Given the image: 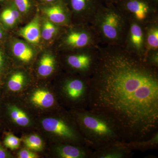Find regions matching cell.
Segmentation results:
<instances>
[{"instance_id": "1", "label": "cell", "mask_w": 158, "mask_h": 158, "mask_svg": "<svg viewBox=\"0 0 158 158\" xmlns=\"http://www.w3.org/2000/svg\"><path fill=\"white\" fill-rule=\"evenodd\" d=\"M90 83L89 110L113 122L121 141L158 131V69L122 46H99Z\"/></svg>"}, {"instance_id": "2", "label": "cell", "mask_w": 158, "mask_h": 158, "mask_svg": "<svg viewBox=\"0 0 158 158\" xmlns=\"http://www.w3.org/2000/svg\"><path fill=\"white\" fill-rule=\"evenodd\" d=\"M73 114L87 145L94 150L121 141L118 130L106 116L86 109L78 110Z\"/></svg>"}, {"instance_id": "3", "label": "cell", "mask_w": 158, "mask_h": 158, "mask_svg": "<svg viewBox=\"0 0 158 158\" xmlns=\"http://www.w3.org/2000/svg\"><path fill=\"white\" fill-rule=\"evenodd\" d=\"M90 25L96 33L100 44L123 46L129 23L115 5L111 4L102 5Z\"/></svg>"}, {"instance_id": "4", "label": "cell", "mask_w": 158, "mask_h": 158, "mask_svg": "<svg viewBox=\"0 0 158 158\" xmlns=\"http://www.w3.org/2000/svg\"><path fill=\"white\" fill-rule=\"evenodd\" d=\"M100 42L90 24H72L64 28L53 47L59 53L99 46Z\"/></svg>"}, {"instance_id": "5", "label": "cell", "mask_w": 158, "mask_h": 158, "mask_svg": "<svg viewBox=\"0 0 158 158\" xmlns=\"http://www.w3.org/2000/svg\"><path fill=\"white\" fill-rule=\"evenodd\" d=\"M114 5L129 21L144 26L158 20V5L152 0H116Z\"/></svg>"}, {"instance_id": "6", "label": "cell", "mask_w": 158, "mask_h": 158, "mask_svg": "<svg viewBox=\"0 0 158 158\" xmlns=\"http://www.w3.org/2000/svg\"><path fill=\"white\" fill-rule=\"evenodd\" d=\"M99 47L60 53V58L70 73L90 77L97 62Z\"/></svg>"}, {"instance_id": "7", "label": "cell", "mask_w": 158, "mask_h": 158, "mask_svg": "<svg viewBox=\"0 0 158 158\" xmlns=\"http://www.w3.org/2000/svg\"><path fill=\"white\" fill-rule=\"evenodd\" d=\"M62 92L65 98L78 107V110L88 107L90 96V77L70 73L63 79Z\"/></svg>"}, {"instance_id": "8", "label": "cell", "mask_w": 158, "mask_h": 158, "mask_svg": "<svg viewBox=\"0 0 158 158\" xmlns=\"http://www.w3.org/2000/svg\"><path fill=\"white\" fill-rule=\"evenodd\" d=\"M42 125L45 131L54 134L62 141L88 146L77 122L73 123L64 117L48 118L42 120Z\"/></svg>"}, {"instance_id": "9", "label": "cell", "mask_w": 158, "mask_h": 158, "mask_svg": "<svg viewBox=\"0 0 158 158\" xmlns=\"http://www.w3.org/2000/svg\"><path fill=\"white\" fill-rule=\"evenodd\" d=\"M3 46L8 56L23 65H27L34 61L40 50L12 34Z\"/></svg>"}, {"instance_id": "10", "label": "cell", "mask_w": 158, "mask_h": 158, "mask_svg": "<svg viewBox=\"0 0 158 158\" xmlns=\"http://www.w3.org/2000/svg\"><path fill=\"white\" fill-rule=\"evenodd\" d=\"M70 10L72 24H90L99 8L100 0H63Z\"/></svg>"}, {"instance_id": "11", "label": "cell", "mask_w": 158, "mask_h": 158, "mask_svg": "<svg viewBox=\"0 0 158 158\" xmlns=\"http://www.w3.org/2000/svg\"><path fill=\"white\" fill-rule=\"evenodd\" d=\"M38 11L42 17L60 27L72 24L71 13L63 0L46 5H38Z\"/></svg>"}, {"instance_id": "12", "label": "cell", "mask_w": 158, "mask_h": 158, "mask_svg": "<svg viewBox=\"0 0 158 158\" xmlns=\"http://www.w3.org/2000/svg\"><path fill=\"white\" fill-rule=\"evenodd\" d=\"M129 23L127 34L122 46L129 52L144 59L146 53L144 26L133 21H129Z\"/></svg>"}, {"instance_id": "13", "label": "cell", "mask_w": 158, "mask_h": 158, "mask_svg": "<svg viewBox=\"0 0 158 158\" xmlns=\"http://www.w3.org/2000/svg\"><path fill=\"white\" fill-rule=\"evenodd\" d=\"M41 17L38 11L25 25L20 27L11 34L24 40L40 50L43 48L41 37Z\"/></svg>"}, {"instance_id": "14", "label": "cell", "mask_w": 158, "mask_h": 158, "mask_svg": "<svg viewBox=\"0 0 158 158\" xmlns=\"http://www.w3.org/2000/svg\"><path fill=\"white\" fill-rule=\"evenodd\" d=\"M37 73L42 77H47L52 75L56 70L60 53L54 47L45 48L40 50L37 55Z\"/></svg>"}, {"instance_id": "15", "label": "cell", "mask_w": 158, "mask_h": 158, "mask_svg": "<svg viewBox=\"0 0 158 158\" xmlns=\"http://www.w3.org/2000/svg\"><path fill=\"white\" fill-rule=\"evenodd\" d=\"M0 5V24L12 33L24 24L22 17L12 0Z\"/></svg>"}, {"instance_id": "16", "label": "cell", "mask_w": 158, "mask_h": 158, "mask_svg": "<svg viewBox=\"0 0 158 158\" xmlns=\"http://www.w3.org/2000/svg\"><path fill=\"white\" fill-rule=\"evenodd\" d=\"M40 17L43 48L53 47L65 27L56 25L41 15Z\"/></svg>"}, {"instance_id": "17", "label": "cell", "mask_w": 158, "mask_h": 158, "mask_svg": "<svg viewBox=\"0 0 158 158\" xmlns=\"http://www.w3.org/2000/svg\"><path fill=\"white\" fill-rule=\"evenodd\" d=\"M134 155L133 151L123 146L118 142L92 152L90 158H129Z\"/></svg>"}, {"instance_id": "18", "label": "cell", "mask_w": 158, "mask_h": 158, "mask_svg": "<svg viewBox=\"0 0 158 158\" xmlns=\"http://www.w3.org/2000/svg\"><path fill=\"white\" fill-rule=\"evenodd\" d=\"M92 152L86 145L68 143L59 144L56 148L57 155L61 158H90Z\"/></svg>"}, {"instance_id": "19", "label": "cell", "mask_w": 158, "mask_h": 158, "mask_svg": "<svg viewBox=\"0 0 158 158\" xmlns=\"http://www.w3.org/2000/svg\"><path fill=\"white\" fill-rule=\"evenodd\" d=\"M23 21L28 22L38 11V4L35 0H12Z\"/></svg>"}, {"instance_id": "20", "label": "cell", "mask_w": 158, "mask_h": 158, "mask_svg": "<svg viewBox=\"0 0 158 158\" xmlns=\"http://www.w3.org/2000/svg\"><path fill=\"white\" fill-rule=\"evenodd\" d=\"M120 144L131 151H146L149 150L157 149L158 147V131L155 133L150 138L141 141L129 142L119 141Z\"/></svg>"}, {"instance_id": "21", "label": "cell", "mask_w": 158, "mask_h": 158, "mask_svg": "<svg viewBox=\"0 0 158 158\" xmlns=\"http://www.w3.org/2000/svg\"><path fill=\"white\" fill-rule=\"evenodd\" d=\"M144 31L146 52L158 50V20L144 26Z\"/></svg>"}, {"instance_id": "22", "label": "cell", "mask_w": 158, "mask_h": 158, "mask_svg": "<svg viewBox=\"0 0 158 158\" xmlns=\"http://www.w3.org/2000/svg\"><path fill=\"white\" fill-rule=\"evenodd\" d=\"M31 100L34 104L44 108L51 107L55 102V97L52 94L44 90L35 91L32 94Z\"/></svg>"}, {"instance_id": "23", "label": "cell", "mask_w": 158, "mask_h": 158, "mask_svg": "<svg viewBox=\"0 0 158 158\" xmlns=\"http://www.w3.org/2000/svg\"><path fill=\"white\" fill-rule=\"evenodd\" d=\"M27 79V75L23 71H16L9 77L8 81L9 89L12 91H19L22 88Z\"/></svg>"}, {"instance_id": "24", "label": "cell", "mask_w": 158, "mask_h": 158, "mask_svg": "<svg viewBox=\"0 0 158 158\" xmlns=\"http://www.w3.org/2000/svg\"><path fill=\"white\" fill-rule=\"evenodd\" d=\"M10 115L13 121L21 126H26L30 123V119L23 111L18 108L11 109Z\"/></svg>"}, {"instance_id": "25", "label": "cell", "mask_w": 158, "mask_h": 158, "mask_svg": "<svg viewBox=\"0 0 158 158\" xmlns=\"http://www.w3.org/2000/svg\"><path fill=\"white\" fill-rule=\"evenodd\" d=\"M23 142L29 149L34 151H40L43 148V142L41 138L37 135L27 137L24 139Z\"/></svg>"}, {"instance_id": "26", "label": "cell", "mask_w": 158, "mask_h": 158, "mask_svg": "<svg viewBox=\"0 0 158 158\" xmlns=\"http://www.w3.org/2000/svg\"><path fill=\"white\" fill-rule=\"evenodd\" d=\"M143 59L148 65L158 69V50L148 51Z\"/></svg>"}, {"instance_id": "27", "label": "cell", "mask_w": 158, "mask_h": 158, "mask_svg": "<svg viewBox=\"0 0 158 158\" xmlns=\"http://www.w3.org/2000/svg\"><path fill=\"white\" fill-rule=\"evenodd\" d=\"M20 143V139L11 134H8L4 140L5 146L11 150L19 148Z\"/></svg>"}, {"instance_id": "28", "label": "cell", "mask_w": 158, "mask_h": 158, "mask_svg": "<svg viewBox=\"0 0 158 158\" xmlns=\"http://www.w3.org/2000/svg\"><path fill=\"white\" fill-rule=\"evenodd\" d=\"M18 157L19 158H37L38 156L28 150L23 149L18 153Z\"/></svg>"}, {"instance_id": "29", "label": "cell", "mask_w": 158, "mask_h": 158, "mask_svg": "<svg viewBox=\"0 0 158 158\" xmlns=\"http://www.w3.org/2000/svg\"><path fill=\"white\" fill-rule=\"evenodd\" d=\"M11 34L0 24V45H3Z\"/></svg>"}, {"instance_id": "30", "label": "cell", "mask_w": 158, "mask_h": 158, "mask_svg": "<svg viewBox=\"0 0 158 158\" xmlns=\"http://www.w3.org/2000/svg\"><path fill=\"white\" fill-rule=\"evenodd\" d=\"M7 57H8V55L6 53L3 45H0V70L4 67Z\"/></svg>"}, {"instance_id": "31", "label": "cell", "mask_w": 158, "mask_h": 158, "mask_svg": "<svg viewBox=\"0 0 158 158\" xmlns=\"http://www.w3.org/2000/svg\"><path fill=\"white\" fill-rule=\"evenodd\" d=\"M38 5H46L56 2L60 0H35Z\"/></svg>"}, {"instance_id": "32", "label": "cell", "mask_w": 158, "mask_h": 158, "mask_svg": "<svg viewBox=\"0 0 158 158\" xmlns=\"http://www.w3.org/2000/svg\"><path fill=\"white\" fill-rule=\"evenodd\" d=\"M103 4L105 5H111L114 4L116 0H100Z\"/></svg>"}, {"instance_id": "33", "label": "cell", "mask_w": 158, "mask_h": 158, "mask_svg": "<svg viewBox=\"0 0 158 158\" xmlns=\"http://www.w3.org/2000/svg\"><path fill=\"white\" fill-rule=\"evenodd\" d=\"M7 156L6 152L4 149L0 146V158H5Z\"/></svg>"}, {"instance_id": "34", "label": "cell", "mask_w": 158, "mask_h": 158, "mask_svg": "<svg viewBox=\"0 0 158 158\" xmlns=\"http://www.w3.org/2000/svg\"><path fill=\"white\" fill-rule=\"evenodd\" d=\"M8 1H9V0H0V5L3 4V3L6 2Z\"/></svg>"}, {"instance_id": "35", "label": "cell", "mask_w": 158, "mask_h": 158, "mask_svg": "<svg viewBox=\"0 0 158 158\" xmlns=\"http://www.w3.org/2000/svg\"><path fill=\"white\" fill-rule=\"evenodd\" d=\"M152 1L158 5V0H152Z\"/></svg>"}]
</instances>
